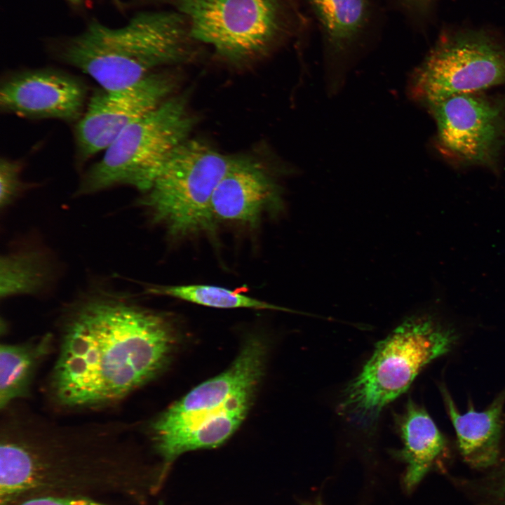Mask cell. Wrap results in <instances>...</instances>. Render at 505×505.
Returning <instances> with one entry per match:
<instances>
[{
  "label": "cell",
  "instance_id": "5",
  "mask_svg": "<svg viewBox=\"0 0 505 505\" xmlns=\"http://www.w3.org/2000/svg\"><path fill=\"white\" fill-rule=\"evenodd\" d=\"M186 20L192 36L232 62L247 61L303 33L297 0H148Z\"/></svg>",
  "mask_w": 505,
  "mask_h": 505
},
{
  "label": "cell",
  "instance_id": "19",
  "mask_svg": "<svg viewBox=\"0 0 505 505\" xmlns=\"http://www.w3.org/2000/svg\"><path fill=\"white\" fill-rule=\"evenodd\" d=\"M21 163L1 158L0 162V206H8L22 189L20 179Z\"/></svg>",
  "mask_w": 505,
  "mask_h": 505
},
{
  "label": "cell",
  "instance_id": "8",
  "mask_svg": "<svg viewBox=\"0 0 505 505\" xmlns=\"http://www.w3.org/2000/svg\"><path fill=\"white\" fill-rule=\"evenodd\" d=\"M505 83V45L483 30L443 34L415 70L412 95L426 105Z\"/></svg>",
  "mask_w": 505,
  "mask_h": 505
},
{
  "label": "cell",
  "instance_id": "20",
  "mask_svg": "<svg viewBox=\"0 0 505 505\" xmlns=\"http://www.w3.org/2000/svg\"><path fill=\"white\" fill-rule=\"evenodd\" d=\"M14 505H112L74 495H39L20 501Z\"/></svg>",
  "mask_w": 505,
  "mask_h": 505
},
{
  "label": "cell",
  "instance_id": "11",
  "mask_svg": "<svg viewBox=\"0 0 505 505\" xmlns=\"http://www.w3.org/2000/svg\"><path fill=\"white\" fill-rule=\"evenodd\" d=\"M321 33L330 93L368 48L376 33L374 0H302Z\"/></svg>",
  "mask_w": 505,
  "mask_h": 505
},
{
  "label": "cell",
  "instance_id": "24",
  "mask_svg": "<svg viewBox=\"0 0 505 505\" xmlns=\"http://www.w3.org/2000/svg\"><path fill=\"white\" fill-rule=\"evenodd\" d=\"M67 1H69L72 4H79L81 3L83 0H67Z\"/></svg>",
  "mask_w": 505,
  "mask_h": 505
},
{
  "label": "cell",
  "instance_id": "18",
  "mask_svg": "<svg viewBox=\"0 0 505 505\" xmlns=\"http://www.w3.org/2000/svg\"><path fill=\"white\" fill-rule=\"evenodd\" d=\"M145 292L150 295L167 296L191 303L218 309L247 308L293 311L285 307L243 295L235 290L212 285H151Z\"/></svg>",
  "mask_w": 505,
  "mask_h": 505
},
{
  "label": "cell",
  "instance_id": "22",
  "mask_svg": "<svg viewBox=\"0 0 505 505\" xmlns=\"http://www.w3.org/2000/svg\"><path fill=\"white\" fill-rule=\"evenodd\" d=\"M304 505H323V504L319 499H317L314 501H309L307 504H304Z\"/></svg>",
  "mask_w": 505,
  "mask_h": 505
},
{
  "label": "cell",
  "instance_id": "6",
  "mask_svg": "<svg viewBox=\"0 0 505 505\" xmlns=\"http://www.w3.org/2000/svg\"><path fill=\"white\" fill-rule=\"evenodd\" d=\"M194 124L184 97L167 98L114 140L85 173L77 194L119 185L147 192L172 153L189 139Z\"/></svg>",
  "mask_w": 505,
  "mask_h": 505
},
{
  "label": "cell",
  "instance_id": "17",
  "mask_svg": "<svg viewBox=\"0 0 505 505\" xmlns=\"http://www.w3.org/2000/svg\"><path fill=\"white\" fill-rule=\"evenodd\" d=\"M53 277L50 262L38 250H22L1 257L0 297L36 295L48 286Z\"/></svg>",
  "mask_w": 505,
  "mask_h": 505
},
{
  "label": "cell",
  "instance_id": "16",
  "mask_svg": "<svg viewBox=\"0 0 505 505\" xmlns=\"http://www.w3.org/2000/svg\"><path fill=\"white\" fill-rule=\"evenodd\" d=\"M52 337L0 346V407L6 410L13 401L29 393L34 374L49 353Z\"/></svg>",
  "mask_w": 505,
  "mask_h": 505
},
{
  "label": "cell",
  "instance_id": "21",
  "mask_svg": "<svg viewBox=\"0 0 505 505\" xmlns=\"http://www.w3.org/2000/svg\"><path fill=\"white\" fill-rule=\"evenodd\" d=\"M436 0H393L398 9L413 21L426 19Z\"/></svg>",
  "mask_w": 505,
  "mask_h": 505
},
{
  "label": "cell",
  "instance_id": "15",
  "mask_svg": "<svg viewBox=\"0 0 505 505\" xmlns=\"http://www.w3.org/2000/svg\"><path fill=\"white\" fill-rule=\"evenodd\" d=\"M396 423L403 443L400 455L407 464L404 483L410 490L443 453L446 442L427 412L411 400Z\"/></svg>",
  "mask_w": 505,
  "mask_h": 505
},
{
  "label": "cell",
  "instance_id": "23",
  "mask_svg": "<svg viewBox=\"0 0 505 505\" xmlns=\"http://www.w3.org/2000/svg\"><path fill=\"white\" fill-rule=\"evenodd\" d=\"M501 492L503 494V496L505 499V472H504V477L503 478L502 484H501Z\"/></svg>",
  "mask_w": 505,
  "mask_h": 505
},
{
  "label": "cell",
  "instance_id": "13",
  "mask_svg": "<svg viewBox=\"0 0 505 505\" xmlns=\"http://www.w3.org/2000/svg\"><path fill=\"white\" fill-rule=\"evenodd\" d=\"M279 196L274 181L260 164L235 157L213 193L212 217L214 222L254 226L264 212L280 207Z\"/></svg>",
  "mask_w": 505,
  "mask_h": 505
},
{
  "label": "cell",
  "instance_id": "9",
  "mask_svg": "<svg viewBox=\"0 0 505 505\" xmlns=\"http://www.w3.org/2000/svg\"><path fill=\"white\" fill-rule=\"evenodd\" d=\"M443 154L464 166L492 168L505 142V102L478 93L458 94L427 106Z\"/></svg>",
  "mask_w": 505,
  "mask_h": 505
},
{
  "label": "cell",
  "instance_id": "14",
  "mask_svg": "<svg viewBox=\"0 0 505 505\" xmlns=\"http://www.w3.org/2000/svg\"><path fill=\"white\" fill-rule=\"evenodd\" d=\"M440 392L455 429L459 449L464 459L477 469L494 464L499 452L505 390L485 410L476 411L470 404L469 410L465 413L458 411L445 386H440Z\"/></svg>",
  "mask_w": 505,
  "mask_h": 505
},
{
  "label": "cell",
  "instance_id": "2",
  "mask_svg": "<svg viewBox=\"0 0 505 505\" xmlns=\"http://www.w3.org/2000/svg\"><path fill=\"white\" fill-rule=\"evenodd\" d=\"M178 12L145 11L111 28L97 21L62 43L58 56L105 90L130 86L161 65L188 60L198 45Z\"/></svg>",
  "mask_w": 505,
  "mask_h": 505
},
{
  "label": "cell",
  "instance_id": "10",
  "mask_svg": "<svg viewBox=\"0 0 505 505\" xmlns=\"http://www.w3.org/2000/svg\"><path fill=\"white\" fill-rule=\"evenodd\" d=\"M173 88L167 76L151 73L130 86L96 91L75 127L79 159L105 150L128 126L166 100Z\"/></svg>",
  "mask_w": 505,
  "mask_h": 505
},
{
  "label": "cell",
  "instance_id": "12",
  "mask_svg": "<svg viewBox=\"0 0 505 505\" xmlns=\"http://www.w3.org/2000/svg\"><path fill=\"white\" fill-rule=\"evenodd\" d=\"M86 98L78 79L50 69L19 72L6 77L0 88L1 112L27 119L79 120Z\"/></svg>",
  "mask_w": 505,
  "mask_h": 505
},
{
  "label": "cell",
  "instance_id": "1",
  "mask_svg": "<svg viewBox=\"0 0 505 505\" xmlns=\"http://www.w3.org/2000/svg\"><path fill=\"white\" fill-rule=\"evenodd\" d=\"M175 342L163 315L123 296L93 295L64 321L50 380L52 398L67 408L116 402L162 372Z\"/></svg>",
  "mask_w": 505,
  "mask_h": 505
},
{
  "label": "cell",
  "instance_id": "3",
  "mask_svg": "<svg viewBox=\"0 0 505 505\" xmlns=\"http://www.w3.org/2000/svg\"><path fill=\"white\" fill-rule=\"evenodd\" d=\"M266 354L263 341L250 339L227 370L194 388L154 419L152 440L163 460L160 482L179 456L217 447L237 430L252 404Z\"/></svg>",
  "mask_w": 505,
  "mask_h": 505
},
{
  "label": "cell",
  "instance_id": "4",
  "mask_svg": "<svg viewBox=\"0 0 505 505\" xmlns=\"http://www.w3.org/2000/svg\"><path fill=\"white\" fill-rule=\"evenodd\" d=\"M457 338L454 329L431 314L409 317L377 343L360 373L346 386L339 413L361 426L374 424L424 367L450 351Z\"/></svg>",
  "mask_w": 505,
  "mask_h": 505
},
{
  "label": "cell",
  "instance_id": "7",
  "mask_svg": "<svg viewBox=\"0 0 505 505\" xmlns=\"http://www.w3.org/2000/svg\"><path fill=\"white\" fill-rule=\"evenodd\" d=\"M235 157L187 139L170 155L142 204L174 236L213 227V193Z\"/></svg>",
  "mask_w": 505,
  "mask_h": 505
}]
</instances>
